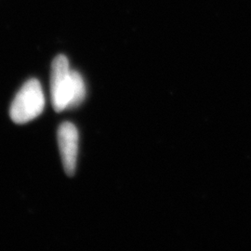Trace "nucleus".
I'll return each mask as SVG.
<instances>
[{
    "instance_id": "obj_1",
    "label": "nucleus",
    "mask_w": 251,
    "mask_h": 251,
    "mask_svg": "<svg viewBox=\"0 0 251 251\" xmlns=\"http://www.w3.org/2000/svg\"><path fill=\"white\" fill-rule=\"evenodd\" d=\"M45 107V96L40 82L30 79L19 90L9 109V116L16 124H25L40 116Z\"/></svg>"
},
{
    "instance_id": "obj_2",
    "label": "nucleus",
    "mask_w": 251,
    "mask_h": 251,
    "mask_svg": "<svg viewBox=\"0 0 251 251\" xmlns=\"http://www.w3.org/2000/svg\"><path fill=\"white\" fill-rule=\"evenodd\" d=\"M72 70L64 55H58L52 62L50 94L54 110L62 112L70 108L72 101Z\"/></svg>"
},
{
    "instance_id": "obj_3",
    "label": "nucleus",
    "mask_w": 251,
    "mask_h": 251,
    "mask_svg": "<svg viewBox=\"0 0 251 251\" xmlns=\"http://www.w3.org/2000/svg\"><path fill=\"white\" fill-rule=\"evenodd\" d=\"M58 144L65 172L72 176L76 169L78 154V131L70 122H63L58 129Z\"/></svg>"
},
{
    "instance_id": "obj_4",
    "label": "nucleus",
    "mask_w": 251,
    "mask_h": 251,
    "mask_svg": "<svg viewBox=\"0 0 251 251\" xmlns=\"http://www.w3.org/2000/svg\"><path fill=\"white\" fill-rule=\"evenodd\" d=\"M72 101L70 104V109L79 106L84 101L87 94L84 79L80 74L75 70H72Z\"/></svg>"
}]
</instances>
